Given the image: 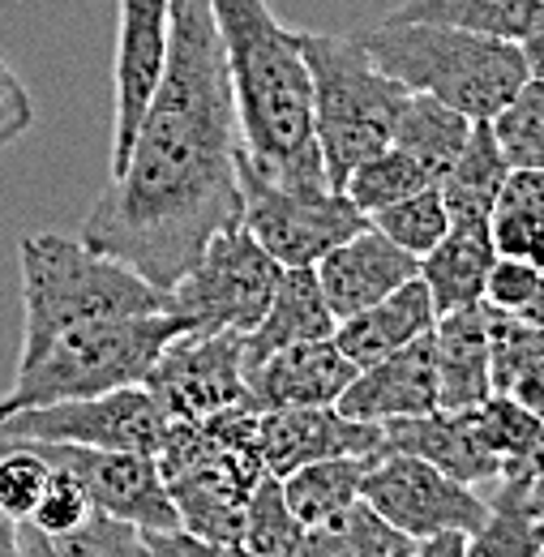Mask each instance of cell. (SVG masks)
<instances>
[{
	"label": "cell",
	"instance_id": "1",
	"mask_svg": "<svg viewBox=\"0 0 544 557\" xmlns=\"http://www.w3.org/2000/svg\"><path fill=\"white\" fill-rule=\"evenodd\" d=\"M240 125L210 0H172L159 86L134 146L82 219V240L172 287L206 240L240 223Z\"/></svg>",
	"mask_w": 544,
	"mask_h": 557
},
{
	"label": "cell",
	"instance_id": "2",
	"mask_svg": "<svg viewBox=\"0 0 544 557\" xmlns=\"http://www.w3.org/2000/svg\"><path fill=\"white\" fill-rule=\"evenodd\" d=\"M232 77L245 163L283 189H335L313 134V82L300 30H287L267 0H210Z\"/></svg>",
	"mask_w": 544,
	"mask_h": 557
},
{
	"label": "cell",
	"instance_id": "3",
	"mask_svg": "<svg viewBox=\"0 0 544 557\" xmlns=\"http://www.w3.org/2000/svg\"><path fill=\"white\" fill-rule=\"evenodd\" d=\"M22 360L39 356L52 339L69 331L125 318V313H163L168 292L141 278L134 267L90 249L82 236H22ZM17 360V364H22Z\"/></svg>",
	"mask_w": 544,
	"mask_h": 557
},
{
	"label": "cell",
	"instance_id": "4",
	"mask_svg": "<svg viewBox=\"0 0 544 557\" xmlns=\"http://www.w3.org/2000/svg\"><path fill=\"white\" fill-rule=\"evenodd\" d=\"M369 61L416 95H433L468 121H493L506 99L528 82L519 44L459 30L446 22L386 17L382 26L356 35Z\"/></svg>",
	"mask_w": 544,
	"mask_h": 557
},
{
	"label": "cell",
	"instance_id": "5",
	"mask_svg": "<svg viewBox=\"0 0 544 557\" xmlns=\"http://www.w3.org/2000/svg\"><path fill=\"white\" fill-rule=\"evenodd\" d=\"M154 463L168 481L185 532L240 545L249 493L267 476L258 446V412L249 404L206 420H168Z\"/></svg>",
	"mask_w": 544,
	"mask_h": 557
},
{
	"label": "cell",
	"instance_id": "6",
	"mask_svg": "<svg viewBox=\"0 0 544 557\" xmlns=\"http://www.w3.org/2000/svg\"><path fill=\"white\" fill-rule=\"evenodd\" d=\"M300 52L313 82V134L331 185L395 138V121L408 103V86L382 73L356 35L300 30Z\"/></svg>",
	"mask_w": 544,
	"mask_h": 557
},
{
	"label": "cell",
	"instance_id": "7",
	"mask_svg": "<svg viewBox=\"0 0 544 557\" xmlns=\"http://www.w3.org/2000/svg\"><path fill=\"white\" fill-rule=\"evenodd\" d=\"M176 335H185V322L168 309L86 322L61 339H52L39 356L22 360L13 391L0 404L17 412V408L57 404V399H90V395L141 386L159 351Z\"/></svg>",
	"mask_w": 544,
	"mask_h": 557
},
{
	"label": "cell",
	"instance_id": "8",
	"mask_svg": "<svg viewBox=\"0 0 544 557\" xmlns=\"http://www.w3.org/2000/svg\"><path fill=\"white\" fill-rule=\"evenodd\" d=\"M279 275L283 267L245 232V223L223 227L206 240L198 262L168 287V313H176L194 335H249L271 305Z\"/></svg>",
	"mask_w": 544,
	"mask_h": 557
},
{
	"label": "cell",
	"instance_id": "9",
	"mask_svg": "<svg viewBox=\"0 0 544 557\" xmlns=\"http://www.w3.org/2000/svg\"><path fill=\"white\" fill-rule=\"evenodd\" d=\"M240 181V223L283 271L313 267L369 219L351 207L343 189H283L262 181L245 154L236 159Z\"/></svg>",
	"mask_w": 544,
	"mask_h": 557
},
{
	"label": "cell",
	"instance_id": "10",
	"mask_svg": "<svg viewBox=\"0 0 544 557\" xmlns=\"http://www.w3.org/2000/svg\"><path fill=\"white\" fill-rule=\"evenodd\" d=\"M168 433V412L146 386H125L90 399H57L39 408H17L0 420V442H73L99 450L154 455Z\"/></svg>",
	"mask_w": 544,
	"mask_h": 557
},
{
	"label": "cell",
	"instance_id": "11",
	"mask_svg": "<svg viewBox=\"0 0 544 557\" xmlns=\"http://www.w3.org/2000/svg\"><path fill=\"white\" fill-rule=\"evenodd\" d=\"M360 497L399 532H408L411 541L437 536V532H463L472 536L484 523V493L455 476H446L442 468L416 459V455H399V450H382L373 455L364 481H360Z\"/></svg>",
	"mask_w": 544,
	"mask_h": 557
},
{
	"label": "cell",
	"instance_id": "12",
	"mask_svg": "<svg viewBox=\"0 0 544 557\" xmlns=\"http://www.w3.org/2000/svg\"><path fill=\"white\" fill-rule=\"evenodd\" d=\"M150 399L168 412V420H206L227 408H245V335L214 331V335H176L159 351L154 369L141 382Z\"/></svg>",
	"mask_w": 544,
	"mask_h": 557
},
{
	"label": "cell",
	"instance_id": "13",
	"mask_svg": "<svg viewBox=\"0 0 544 557\" xmlns=\"http://www.w3.org/2000/svg\"><path fill=\"white\" fill-rule=\"evenodd\" d=\"M35 446L52 468L73 472L95 510H108L141 532H172L181 528L168 481L154 463V455L137 450H99V446H73V442H26Z\"/></svg>",
	"mask_w": 544,
	"mask_h": 557
},
{
	"label": "cell",
	"instance_id": "14",
	"mask_svg": "<svg viewBox=\"0 0 544 557\" xmlns=\"http://www.w3.org/2000/svg\"><path fill=\"white\" fill-rule=\"evenodd\" d=\"M172 35V0H116V112H112V172H121L141 112L159 86Z\"/></svg>",
	"mask_w": 544,
	"mask_h": 557
},
{
	"label": "cell",
	"instance_id": "15",
	"mask_svg": "<svg viewBox=\"0 0 544 557\" xmlns=\"http://www.w3.org/2000/svg\"><path fill=\"white\" fill-rule=\"evenodd\" d=\"M258 446L271 476H287L318 459L382 455V424L343 417L339 408H274L258 412Z\"/></svg>",
	"mask_w": 544,
	"mask_h": 557
},
{
	"label": "cell",
	"instance_id": "16",
	"mask_svg": "<svg viewBox=\"0 0 544 557\" xmlns=\"http://www.w3.org/2000/svg\"><path fill=\"white\" fill-rule=\"evenodd\" d=\"M416 275H420V258H411L408 249H399L369 223L360 232H351L343 245H335L326 258L313 262V278H318L335 322L386 300Z\"/></svg>",
	"mask_w": 544,
	"mask_h": 557
},
{
	"label": "cell",
	"instance_id": "17",
	"mask_svg": "<svg viewBox=\"0 0 544 557\" xmlns=\"http://www.w3.org/2000/svg\"><path fill=\"white\" fill-rule=\"evenodd\" d=\"M351 373H356V364L335 348V339H309V344H292L271 356L245 360V391H249L254 412L331 408V404H339Z\"/></svg>",
	"mask_w": 544,
	"mask_h": 557
},
{
	"label": "cell",
	"instance_id": "18",
	"mask_svg": "<svg viewBox=\"0 0 544 557\" xmlns=\"http://www.w3.org/2000/svg\"><path fill=\"white\" fill-rule=\"evenodd\" d=\"M343 417L364 424L424 417L437 408V364H433V331L411 339L408 348L391 351L364 369L351 373V382L339 395Z\"/></svg>",
	"mask_w": 544,
	"mask_h": 557
},
{
	"label": "cell",
	"instance_id": "19",
	"mask_svg": "<svg viewBox=\"0 0 544 557\" xmlns=\"http://www.w3.org/2000/svg\"><path fill=\"white\" fill-rule=\"evenodd\" d=\"M382 450L416 455V459L442 468L446 476H455V481H463L472 488H489L502 476V463L484 446L472 408H463V412L433 408L424 417L386 420L382 424Z\"/></svg>",
	"mask_w": 544,
	"mask_h": 557
},
{
	"label": "cell",
	"instance_id": "20",
	"mask_svg": "<svg viewBox=\"0 0 544 557\" xmlns=\"http://www.w3.org/2000/svg\"><path fill=\"white\" fill-rule=\"evenodd\" d=\"M433 364H437V408L463 412V408H477L493 395V356H489L484 305L437 313Z\"/></svg>",
	"mask_w": 544,
	"mask_h": 557
},
{
	"label": "cell",
	"instance_id": "21",
	"mask_svg": "<svg viewBox=\"0 0 544 557\" xmlns=\"http://www.w3.org/2000/svg\"><path fill=\"white\" fill-rule=\"evenodd\" d=\"M433 322H437L433 296H429V287L416 275L411 283H404L399 292H391L386 300H378V305H369V309L343 318L331 339H335V348H339L356 369H364V364H373V360H382V356H391V351L408 348L411 339L429 335Z\"/></svg>",
	"mask_w": 544,
	"mask_h": 557
},
{
	"label": "cell",
	"instance_id": "22",
	"mask_svg": "<svg viewBox=\"0 0 544 557\" xmlns=\"http://www.w3.org/2000/svg\"><path fill=\"white\" fill-rule=\"evenodd\" d=\"M335 313L313 278V267H296L283 271L274 283V296L267 313L258 318V326L245 335V360L271 356L292 344H309V339H331L335 335Z\"/></svg>",
	"mask_w": 544,
	"mask_h": 557
},
{
	"label": "cell",
	"instance_id": "23",
	"mask_svg": "<svg viewBox=\"0 0 544 557\" xmlns=\"http://www.w3.org/2000/svg\"><path fill=\"white\" fill-rule=\"evenodd\" d=\"M506 176H510V163H506L502 146L493 138L489 121H477L468 141H463V150L455 154V163L437 181L446 214H450V227H489Z\"/></svg>",
	"mask_w": 544,
	"mask_h": 557
},
{
	"label": "cell",
	"instance_id": "24",
	"mask_svg": "<svg viewBox=\"0 0 544 557\" xmlns=\"http://www.w3.org/2000/svg\"><path fill=\"white\" fill-rule=\"evenodd\" d=\"M497 262L489 227H450L424 258H420V283L433 296L437 313L468 309L484 300V283Z\"/></svg>",
	"mask_w": 544,
	"mask_h": 557
},
{
	"label": "cell",
	"instance_id": "25",
	"mask_svg": "<svg viewBox=\"0 0 544 557\" xmlns=\"http://www.w3.org/2000/svg\"><path fill=\"white\" fill-rule=\"evenodd\" d=\"M480 424L484 446L497 455L502 476L497 481H515L528 485L544 472V450H541V420L528 404H519L515 395H489L484 404L472 408Z\"/></svg>",
	"mask_w": 544,
	"mask_h": 557
},
{
	"label": "cell",
	"instance_id": "26",
	"mask_svg": "<svg viewBox=\"0 0 544 557\" xmlns=\"http://www.w3.org/2000/svg\"><path fill=\"white\" fill-rule=\"evenodd\" d=\"M369 463H373V455H339V459H318V463H305V468L279 476L287 510L305 528L326 523L331 515L360 502V481H364Z\"/></svg>",
	"mask_w": 544,
	"mask_h": 557
},
{
	"label": "cell",
	"instance_id": "27",
	"mask_svg": "<svg viewBox=\"0 0 544 557\" xmlns=\"http://www.w3.org/2000/svg\"><path fill=\"white\" fill-rule=\"evenodd\" d=\"M472 125L477 121H468L463 112H455V108H446L442 99H433V95H416L411 90L408 103H404V112H399V121H395V138L391 146H399V150H408L411 159L433 176V181H442V172L455 163V154L463 150V141L472 134Z\"/></svg>",
	"mask_w": 544,
	"mask_h": 557
},
{
	"label": "cell",
	"instance_id": "28",
	"mask_svg": "<svg viewBox=\"0 0 544 557\" xmlns=\"http://www.w3.org/2000/svg\"><path fill=\"white\" fill-rule=\"evenodd\" d=\"M391 17L446 22V26H459V30L523 44L544 22V0H404Z\"/></svg>",
	"mask_w": 544,
	"mask_h": 557
},
{
	"label": "cell",
	"instance_id": "29",
	"mask_svg": "<svg viewBox=\"0 0 544 557\" xmlns=\"http://www.w3.org/2000/svg\"><path fill=\"white\" fill-rule=\"evenodd\" d=\"M489 313V356H493V391L515 395L519 404L544 399V331L510 313Z\"/></svg>",
	"mask_w": 544,
	"mask_h": 557
},
{
	"label": "cell",
	"instance_id": "30",
	"mask_svg": "<svg viewBox=\"0 0 544 557\" xmlns=\"http://www.w3.org/2000/svg\"><path fill=\"white\" fill-rule=\"evenodd\" d=\"M489 236L497 258H523L536 262L544 253V172L536 168H510L497 207L489 219Z\"/></svg>",
	"mask_w": 544,
	"mask_h": 557
},
{
	"label": "cell",
	"instance_id": "31",
	"mask_svg": "<svg viewBox=\"0 0 544 557\" xmlns=\"http://www.w3.org/2000/svg\"><path fill=\"white\" fill-rule=\"evenodd\" d=\"M489 510L484 523L468 536V557H536L544 545L541 519L528 502V485L515 481H493L480 488Z\"/></svg>",
	"mask_w": 544,
	"mask_h": 557
},
{
	"label": "cell",
	"instance_id": "32",
	"mask_svg": "<svg viewBox=\"0 0 544 557\" xmlns=\"http://www.w3.org/2000/svg\"><path fill=\"white\" fill-rule=\"evenodd\" d=\"M416 541L386 523L364 497L309 528V557H411Z\"/></svg>",
	"mask_w": 544,
	"mask_h": 557
},
{
	"label": "cell",
	"instance_id": "33",
	"mask_svg": "<svg viewBox=\"0 0 544 557\" xmlns=\"http://www.w3.org/2000/svg\"><path fill=\"white\" fill-rule=\"evenodd\" d=\"M240 545L254 557H309V528L287 510L279 476L271 472L249 493Z\"/></svg>",
	"mask_w": 544,
	"mask_h": 557
},
{
	"label": "cell",
	"instance_id": "34",
	"mask_svg": "<svg viewBox=\"0 0 544 557\" xmlns=\"http://www.w3.org/2000/svg\"><path fill=\"white\" fill-rule=\"evenodd\" d=\"M424 185H437V181H433V176L411 159L408 150L386 146V150H378L373 159L356 163V168L347 172V181H343L339 189L351 198V207L369 219L373 210L391 207V202L408 198V194L424 189Z\"/></svg>",
	"mask_w": 544,
	"mask_h": 557
},
{
	"label": "cell",
	"instance_id": "35",
	"mask_svg": "<svg viewBox=\"0 0 544 557\" xmlns=\"http://www.w3.org/2000/svg\"><path fill=\"white\" fill-rule=\"evenodd\" d=\"M369 227H378L386 240L408 249L411 258H424L450 232V214H446V202H442V189L424 185V189H416V194L391 202V207L373 210Z\"/></svg>",
	"mask_w": 544,
	"mask_h": 557
},
{
	"label": "cell",
	"instance_id": "36",
	"mask_svg": "<svg viewBox=\"0 0 544 557\" xmlns=\"http://www.w3.org/2000/svg\"><path fill=\"white\" fill-rule=\"evenodd\" d=\"M489 129L510 168L544 172V77H528L506 99V108L489 121Z\"/></svg>",
	"mask_w": 544,
	"mask_h": 557
},
{
	"label": "cell",
	"instance_id": "37",
	"mask_svg": "<svg viewBox=\"0 0 544 557\" xmlns=\"http://www.w3.org/2000/svg\"><path fill=\"white\" fill-rule=\"evenodd\" d=\"M52 545L61 557H154L150 536L108 510H90L73 532L52 536Z\"/></svg>",
	"mask_w": 544,
	"mask_h": 557
},
{
	"label": "cell",
	"instance_id": "38",
	"mask_svg": "<svg viewBox=\"0 0 544 557\" xmlns=\"http://www.w3.org/2000/svg\"><path fill=\"white\" fill-rule=\"evenodd\" d=\"M48 459L26 446V442H0V510L13 515L17 523L30 519V510L39 506L44 488H48Z\"/></svg>",
	"mask_w": 544,
	"mask_h": 557
},
{
	"label": "cell",
	"instance_id": "39",
	"mask_svg": "<svg viewBox=\"0 0 544 557\" xmlns=\"http://www.w3.org/2000/svg\"><path fill=\"white\" fill-rule=\"evenodd\" d=\"M48 468H52V463H48ZM90 510H95V506H90L86 485H82L73 472H65V468H52L48 488H44V497H39V506L30 510L26 523L39 528L44 536H65V532H73Z\"/></svg>",
	"mask_w": 544,
	"mask_h": 557
},
{
	"label": "cell",
	"instance_id": "40",
	"mask_svg": "<svg viewBox=\"0 0 544 557\" xmlns=\"http://www.w3.org/2000/svg\"><path fill=\"white\" fill-rule=\"evenodd\" d=\"M541 278H544V271H536V267L523 262V258H497L493 271H489L484 300H480V305H489L493 313H519V309L536 296Z\"/></svg>",
	"mask_w": 544,
	"mask_h": 557
},
{
	"label": "cell",
	"instance_id": "41",
	"mask_svg": "<svg viewBox=\"0 0 544 557\" xmlns=\"http://www.w3.org/2000/svg\"><path fill=\"white\" fill-rule=\"evenodd\" d=\"M30 129H35V99H30L26 82L0 57V150L22 141Z\"/></svg>",
	"mask_w": 544,
	"mask_h": 557
},
{
	"label": "cell",
	"instance_id": "42",
	"mask_svg": "<svg viewBox=\"0 0 544 557\" xmlns=\"http://www.w3.org/2000/svg\"><path fill=\"white\" fill-rule=\"evenodd\" d=\"M146 536H150L154 557H254L245 545L206 541V536H194V532H185V528H172V532H146Z\"/></svg>",
	"mask_w": 544,
	"mask_h": 557
},
{
	"label": "cell",
	"instance_id": "43",
	"mask_svg": "<svg viewBox=\"0 0 544 557\" xmlns=\"http://www.w3.org/2000/svg\"><path fill=\"white\" fill-rule=\"evenodd\" d=\"M411 557H468V536H463V532H437V536H424V541H416Z\"/></svg>",
	"mask_w": 544,
	"mask_h": 557
},
{
	"label": "cell",
	"instance_id": "44",
	"mask_svg": "<svg viewBox=\"0 0 544 557\" xmlns=\"http://www.w3.org/2000/svg\"><path fill=\"white\" fill-rule=\"evenodd\" d=\"M17 557H61V554H57L52 536H44L39 528L22 523V536H17Z\"/></svg>",
	"mask_w": 544,
	"mask_h": 557
},
{
	"label": "cell",
	"instance_id": "45",
	"mask_svg": "<svg viewBox=\"0 0 544 557\" xmlns=\"http://www.w3.org/2000/svg\"><path fill=\"white\" fill-rule=\"evenodd\" d=\"M519 48H523V61H528V77H544V22Z\"/></svg>",
	"mask_w": 544,
	"mask_h": 557
},
{
	"label": "cell",
	"instance_id": "46",
	"mask_svg": "<svg viewBox=\"0 0 544 557\" xmlns=\"http://www.w3.org/2000/svg\"><path fill=\"white\" fill-rule=\"evenodd\" d=\"M17 536H22V523L0 510V557H17Z\"/></svg>",
	"mask_w": 544,
	"mask_h": 557
},
{
	"label": "cell",
	"instance_id": "47",
	"mask_svg": "<svg viewBox=\"0 0 544 557\" xmlns=\"http://www.w3.org/2000/svg\"><path fill=\"white\" fill-rule=\"evenodd\" d=\"M510 318H519V322H528V326H541L544 331V278H541V287H536V296L519 309V313H510Z\"/></svg>",
	"mask_w": 544,
	"mask_h": 557
},
{
	"label": "cell",
	"instance_id": "48",
	"mask_svg": "<svg viewBox=\"0 0 544 557\" xmlns=\"http://www.w3.org/2000/svg\"><path fill=\"white\" fill-rule=\"evenodd\" d=\"M528 502H532V510H536V519H544V472L532 481V488H528Z\"/></svg>",
	"mask_w": 544,
	"mask_h": 557
},
{
	"label": "cell",
	"instance_id": "49",
	"mask_svg": "<svg viewBox=\"0 0 544 557\" xmlns=\"http://www.w3.org/2000/svg\"><path fill=\"white\" fill-rule=\"evenodd\" d=\"M532 412H536V420H541V450H544V399L541 404H532Z\"/></svg>",
	"mask_w": 544,
	"mask_h": 557
},
{
	"label": "cell",
	"instance_id": "50",
	"mask_svg": "<svg viewBox=\"0 0 544 557\" xmlns=\"http://www.w3.org/2000/svg\"><path fill=\"white\" fill-rule=\"evenodd\" d=\"M4 417H9V408H4V404H0V420H4Z\"/></svg>",
	"mask_w": 544,
	"mask_h": 557
},
{
	"label": "cell",
	"instance_id": "51",
	"mask_svg": "<svg viewBox=\"0 0 544 557\" xmlns=\"http://www.w3.org/2000/svg\"><path fill=\"white\" fill-rule=\"evenodd\" d=\"M541 536H544V519H541Z\"/></svg>",
	"mask_w": 544,
	"mask_h": 557
},
{
	"label": "cell",
	"instance_id": "52",
	"mask_svg": "<svg viewBox=\"0 0 544 557\" xmlns=\"http://www.w3.org/2000/svg\"><path fill=\"white\" fill-rule=\"evenodd\" d=\"M536 557H544V545H541V554H536Z\"/></svg>",
	"mask_w": 544,
	"mask_h": 557
}]
</instances>
